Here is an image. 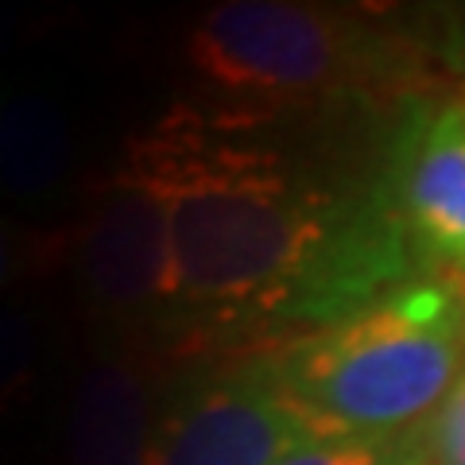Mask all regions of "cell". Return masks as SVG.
Returning <instances> with one entry per match:
<instances>
[{
    "label": "cell",
    "instance_id": "obj_1",
    "mask_svg": "<svg viewBox=\"0 0 465 465\" xmlns=\"http://www.w3.org/2000/svg\"><path fill=\"white\" fill-rule=\"evenodd\" d=\"M171 213L167 311L232 330H322L419 280L403 222L372 179L302 167L260 143L174 133L140 143Z\"/></svg>",
    "mask_w": 465,
    "mask_h": 465
},
{
    "label": "cell",
    "instance_id": "obj_2",
    "mask_svg": "<svg viewBox=\"0 0 465 465\" xmlns=\"http://www.w3.org/2000/svg\"><path fill=\"white\" fill-rule=\"evenodd\" d=\"M260 365L326 434L423 427L465 372V283L419 275Z\"/></svg>",
    "mask_w": 465,
    "mask_h": 465
},
{
    "label": "cell",
    "instance_id": "obj_3",
    "mask_svg": "<svg viewBox=\"0 0 465 465\" xmlns=\"http://www.w3.org/2000/svg\"><path fill=\"white\" fill-rule=\"evenodd\" d=\"M194 78L237 101L295 105L407 74V47L357 16L299 0H222L186 32Z\"/></svg>",
    "mask_w": 465,
    "mask_h": 465
},
{
    "label": "cell",
    "instance_id": "obj_4",
    "mask_svg": "<svg viewBox=\"0 0 465 465\" xmlns=\"http://www.w3.org/2000/svg\"><path fill=\"white\" fill-rule=\"evenodd\" d=\"M381 179L419 260L465 283V90L400 101Z\"/></svg>",
    "mask_w": 465,
    "mask_h": 465
},
{
    "label": "cell",
    "instance_id": "obj_5",
    "mask_svg": "<svg viewBox=\"0 0 465 465\" xmlns=\"http://www.w3.org/2000/svg\"><path fill=\"white\" fill-rule=\"evenodd\" d=\"M326 439L260 361L183 388L155 423L148 465H275Z\"/></svg>",
    "mask_w": 465,
    "mask_h": 465
},
{
    "label": "cell",
    "instance_id": "obj_6",
    "mask_svg": "<svg viewBox=\"0 0 465 465\" xmlns=\"http://www.w3.org/2000/svg\"><path fill=\"white\" fill-rule=\"evenodd\" d=\"M82 295L105 314H148L171 302V213L136 163L101 186L78 232Z\"/></svg>",
    "mask_w": 465,
    "mask_h": 465
},
{
    "label": "cell",
    "instance_id": "obj_7",
    "mask_svg": "<svg viewBox=\"0 0 465 465\" xmlns=\"http://www.w3.org/2000/svg\"><path fill=\"white\" fill-rule=\"evenodd\" d=\"M155 423L143 372L121 357H97L74 384L66 458L70 465H148Z\"/></svg>",
    "mask_w": 465,
    "mask_h": 465
},
{
    "label": "cell",
    "instance_id": "obj_8",
    "mask_svg": "<svg viewBox=\"0 0 465 465\" xmlns=\"http://www.w3.org/2000/svg\"><path fill=\"white\" fill-rule=\"evenodd\" d=\"M74 124L54 97L32 85H0V198H54L74 174Z\"/></svg>",
    "mask_w": 465,
    "mask_h": 465
},
{
    "label": "cell",
    "instance_id": "obj_9",
    "mask_svg": "<svg viewBox=\"0 0 465 465\" xmlns=\"http://www.w3.org/2000/svg\"><path fill=\"white\" fill-rule=\"evenodd\" d=\"M275 465H427V430L396 434H326Z\"/></svg>",
    "mask_w": 465,
    "mask_h": 465
},
{
    "label": "cell",
    "instance_id": "obj_10",
    "mask_svg": "<svg viewBox=\"0 0 465 465\" xmlns=\"http://www.w3.org/2000/svg\"><path fill=\"white\" fill-rule=\"evenodd\" d=\"M35 372V326L16 307L0 302V403L16 400V391Z\"/></svg>",
    "mask_w": 465,
    "mask_h": 465
},
{
    "label": "cell",
    "instance_id": "obj_11",
    "mask_svg": "<svg viewBox=\"0 0 465 465\" xmlns=\"http://www.w3.org/2000/svg\"><path fill=\"white\" fill-rule=\"evenodd\" d=\"M427 465H465V372L423 423Z\"/></svg>",
    "mask_w": 465,
    "mask_h": 465
},
{
    "label": "cell",
    "instance_id": "obj_12",
    "mask_svg": "<svg viewBox=\"0 0 465 465\" xmlns=\"http://www.w3.org/2000/svg\"><path fill=\"white\" fill-rule=\"evenodd\" d=\"M16 280V241H12V225L0 217V291Z\"/></svg>",
    "mask_w": 465,
    "mask_h": 465
},
{
    "label": "cell",
    "instance_id": "obj_13",
    "mask_svg": "<svg viewBox=\"0 0 465 465\" xmlns=\"http://www.w3.org/2000/svg\"><path fill=\"white\" fill-rule=\"evenodd\" d=\"M5 43H8V27H5V16H0V51H5Z\"/></svg>",
    "mask_w": 465,
    "mask_h": 465
}]
</instances>
